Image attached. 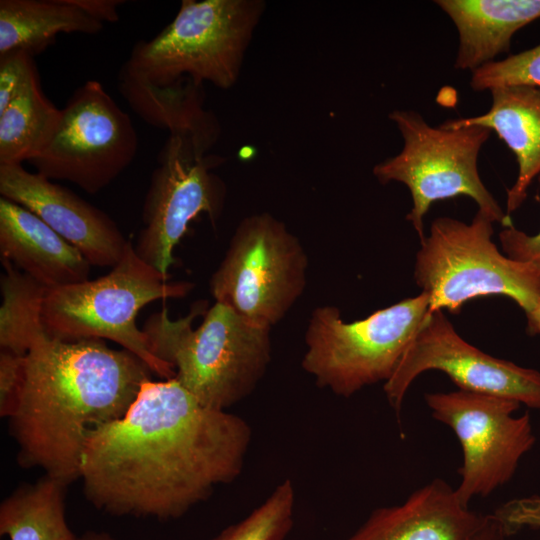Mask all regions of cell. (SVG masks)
I'll return each instance as SVG.
<instances>
[{
    "mask_svg": "<svg viewBox=\"0 0 540 540\" xmlns=\"http://www.w3.org/2000/svg\"><path fill=\"white\" fill-rule=\"evenodd\" d=\"M252 438L238 415L202 405L175 378L146 381L81 459L86 499L116 516L176 519L241 473Z\"/></svg>",
    "mask_w": 540,
    "mask_h": 540,
    "instance_id": "obj_1",
    "label": "cell"
},
{
    "mask_svg": "<svg viewBox=\"0 0 540 540\" xmlns=\"http://www.w3.org/2000/svg\"><path fill=\"white\" fill-rule=\"evenodd\" d=\"M152 374L139 357L102 339H40L26 354L22 393L9 418L19 465L66 485L80 479L88 436L122 418Z\"/></svg>",
    "mask_w": 540,
    "mask_h": 540,
    "instance_id": "obj_2",
    "label": "cell"
},
{
    "mask_svg": "<svg viewBox=\"0 0 540 540\" xmlns=\"http://www.w3.org/2000/svg\"><path fill=\"white\" fill-rule=\"evenodd\" d=\"M150 352L170 364L175 379L202 405L220 411L250 395L271 361L270 327L256 324L228 306L206 301L171 319L167 309L145 321Z\"/></svg>",
    "mask_w": 540,
    "mask_h": 540,
    "instance_id": "obj_3",
    "label": "cell"
},
{
    "mask_svg": "<svg viewBox=\"0 0 540 540\" xmlns=\"http://www.w3.org/2000/svg\"><path fill=\"white\" fill-rule=\"evenodd\" d=\"M167 279L128 242L121 260L106 275L48 290L42 308L44 329L60 341L111 340L139 357L157 376L174 378V367L150 352L136 324L138 312L147 304L182 298L194 287Z\"/></svg>",
    "mask_w": 540,
    "mask_h": 540,
    "instance_id": "obj_4",
    "label": "cell"
},
{
    "mask_svg": "<svg viewBox=\"0 0 540 540\" xmlns=\"http://www.w3.org/2000/svg\"><path fill=\"white\" fill-rule=\"evenodd\" d=\"M265 7L262 0H182L173 21L137 42L124 66L159 87L190 79L229 89Z\"/></svg>",
    "mask_w": 540,
    "mask_h": 540,
    "instance_id": "obj_5",
    "label": "cell"
},
{
    "mask_svg": "<svg viewBox=\"0 0 540 540\" xmlns=\"http://www.w3.org/2000/svg\"><path fill=\"white\" fill-rule=\"evenodd\" d=\"M494 221L478 210L470 223L434 219L420 240L413 277L429 297V311L458 313L470 300L491 295L512 299L524 313L540 301V277L492 241Z\"/></svg>",
    "mask_w": 540,
    "mask_h": 540,
    "instance_id": "obj_6",
    "label": "cell"
},
{
    "mask_svg": "<svg viewBox=\"0 0 540 540\" xmlns=\"http://www.w3.org/2000/svg\"><path fill=\"white\" fill-rule=\"evenodd\" d=\"M403 138L402 150L378 163L373 175L381 184L400 182L407 186L412 208L406 219L419 239L424 234V217L438 201L467 196L503 227L512 219L482 182L478 171L479 152L491 130L483 126L444 128L430 126L413 110H394L389 114Z\"/></svg>",
    "mask_w": 540,
    "mask_h": 540,
    "instance_id": "obj_7",
    "label": "cell"
},
{
    "mask_svg": "<svg viewBox=\"0 0 540 540\" xmlns=\"http://www.w3.org/2000/svg\"><path fill=\"white\" fill-rule=\"evenodd\" d=\"M427 294L403 299L364 319L345 322L335 306L311 314L303 369L320 387L350 397L394 373L429 311Z\"/></svg>",
    "mask_w": 540,
    "mask_h": 540,
    "instance_id": "obj_8",
    "label": "cell"
},
{
    "mask_svg": "<svg viewBox=\"0 0 540 540\" xmlns=\"http://www.w3.org/2000/svg\"><path fill=\"white\" fill-rule=\"evenodd\" d=\"M307 254L286 225L264 212L244 218L210 279L215 302L262 326L278 323L306 286Z\"/></svg>",
    "mask_w": 540,
    "mask_h": 540,
    "instance_id": "obj_9",
    "label": "cell"
},
{
    "mask_svg": "<svg viewBox=\"0 0 540 540\" xmlns=\"http://www.w3.org/2000/svg\"><path fill=\"white\" fill-rule=\"evenodd\" d=\"M137 149L129 114L100 82L89 80L67 100L49 143L29 163L50 180H65L95 194L132 163Z\"/></svg>",
    "mask_w": 540,
    "mask_h": 540,
    "instance_id": "obj_10",
    "label": "cell"
},
{
    "mask_svg": "<svg viewBox=\"0 0 540 540\" xmlns=\"http://www.w3.org/2000/svg\"><path fill=\"white\" fill-rule=\"evenodd\" d=\"M425 401L460 443V482L454 489L465 506L509 482L536 441L529 413L514 415L521 405L515 400L458 389L426 393Z\"/></svg>",
    "mask_w": 540,
    "mask_h": 540,
    "instance_id": "obj_11",
    "label": "cell"
},
{
    "mask_svg": "<svg viewBox=\"0 0 540 540\" xmlns=\"http://www.w3.org/2000/svg\"><path fill=\"white\" fill-rule=\"evenodd\" d=\"M225 161L203 154L188 137L169 135L158 157L145 196L136 245L138 256L168 277L175 247L190 223L207 214L212 224L220 216L226 197L223 180L213 172Z\"/></svg>",
    "mask_w": 540,
    "mask_h": 540,
    "instance_id": "obj_12",
    "label": "cell"
},
{
    "mask_svg": "<svg viewBox=\"0 0 540 540\" xmlns=\"http://www.w3.org/2000/svg\"><path fill=\"white\" fill-rule=\"evenodd\" d=\"M428 370L443 372L459 390L504 397L540 410V372L471 345L442 310L427 314L394 373L384 383L386 398L396 414H400L412 382Z\"/></svg>",
    "mask_w": 540,
    "mask_h": 540,
    "instance_id": "obj_13",
    "label": "cell"
},
{
    "mask_svg": "<svg viewBox=\"0 0 540 540\" xmlns=\"http://www.w3.org/2000/svg\"><path fill=\"white\" fill-rule=\"evenodd\" d=\"M0 194L31 211L91 265L114 267L127 243L114 220L66 187L22 164L0 165Z\"/></svg>",
    "mask_w": 540,
    "mask_h": 540,
    "instance_id": "obj_14",
    "label": "cell"
},
{
    "mask_svg": "<svg viewBox=\"0 0 540 540\" xmlns=\"http://www.w3.org/2000/svg\"><path fill=\"white\" fill-rule=\"evenodd\" d=\"M485 518L436 478L402 503L374 510L346 540H470Z\"/></svg>",
    "mask_w": 540,
    "mask_h": 540,
    "instance_id": "obj_15",
    "label": "cell"
},
{
    "mask_svg": "<svg viewBox=\"0 0 540 540\" xmlns=\"http://www.w3.org/2000/svg\"><path fill=\"white\" fill-rule=\"evenodd\" d=\"M0 256L49 289L88 280L91 264L31 211L0 198Z\"/></svg>",
    "mask_w": 540,
    "mask_h": 540,
    "instance_id": "obj_16",
    "label": "cell"
},
{
    "mask_svg": "<svg viewBox=\"0 0 540 540\" xmlns=\"http://www.w3.org/2000/svg\"><path fill=\"white\" fill-rule=\"evenodd\" d=\"M490 109L478 116L457 118L444 128L483 126L495 131L515 155L518 175L507 190L506 215L511 217L527 198L533 180L540 175V87L504 86L490 91Z\"/></svg>",
    "mask_w": 540,
    "mask_h": 540,
    "instance_id": "obj_17",
    "label": "cell"
},
{
    "mask_svg": "<svg viewBox=\"0 0 540 540\" xmlns=\"http://www.w3.org/2000/svg\"><path fill=\"white\" fill-rule=\"evenodd\" d=\"M459 35L455 68L470 70L508 52L514 34L540 18V0H437Z\"/></svg>",
    "mask_w": 540,
    "mask_h": 540,
    "instance_id": "obj_18",
    "label": "cell"
},
{
    "mask_svg": "<svg viewBox=\"0 0 540 540\" xmlns=\"http://www.w3.org/2000/svg\"><path fill=\"white\" fill-rule=\"evenodd\" d=\"M118 87L132 110L146 123L169 131V135L191 138L197 148L207 152L218 140L220 124L205 110L203 85L190 79L159 87L129 71L124 65L118 76Z\"/></svg>",
    "mask_w": 540,
    "mask_h": 540,
    "instance_id": "obj_19",
    "label": "cell"
},
{
    "mask_svg": "<svg viewBox=\"0 0 540 540\" xmlns=\"http://www.w3.org/2000/svg\"><path fill=\"white\" fill-rule=\"evenodd\" d=\"M102 28L71 0L0 1V54L22 50L34 57L61 33L93 35Z\"/></svg>",
    "mask_w": 540,
    "mask_h": 540,
    "instance_id": "obj_20",
    "label": "cell"
},
{
    "mask_svg": "<svg viewBox=\"0 0 540 540\" xmlns=\"http://www.w3.org/2000/svg\"><path fill=\"white\" fill-rule=\"evenodd\" d=\"M68 485L46 474L15 489L0 505V534L9 540H76L65 517Z\"/></svg>",
    "mask_w": 540,
    "mask_h": 540,
    "instance_id": "obj_21",
    "label": "cell"
},
{
    "mask_svg": "<svg viewBox=\"0 0 540 540\" xmlns=\"http://www.w3.org/2000/svg\"><path fill=\"white\" fill-rule=\"evenodd\" d=\"M61 118L39 77L0 113V165L30 161L47 146Z\"/></svg>",
    "mask_w": 540,
    "mask_h": 540,
    "instance_id": "obj_22",
    "label": "cell"
},
{
    "mask_svg": "<svg viewBox=\"0 0 540 540\" xmlns=\"http://www.w3.org/2000/svg\"><path fill=\"white\" fill-rule=\"evenodd\" d=\"M0 350L26 355L48 335L42 322L43 303L49 288L1 259Z\"/></svg>",
    "mask_w": 540,
    "mask_h": 540,
    "instance_id": "obj_23",
    "label": "cell"
},
{
    "mask_svg": "<svg viewBox=\"0 0 540 540\" xmlns=\"http://www.w3.org/2000/svg\"><path fill=\"white\" fill-rule=\"evenodd\" d=\"M295 490L286 479L245 518L211 540H285L293 528Z\"/></svg>",
    "mask_w": 540,
    "mask_h": 540,
    "instance_id": "obj_24",
    "label": "cell"
},
{
    "mask_svg": "<svg viewBox=\"0 0 540 540\" xmlns=\"http://www.w3.org/2000/svg\"><path fill=\"white\" fill-rule=\"evenodd\" d=\"M519 85L540 87V44L471 72L470 87L474 91Z\"/></svg>",
    "mask_w": 540,
    "mask_h": 540,
    "instance_id": "obj_25",
    "label": "cell"
},
{
    "mask_svg": "<svg viewBox=\"0 0 540 540\" xmlns=\"http://www.w3.org/2000/svg\"><path fill=\"white\" fill-rule=\"evenodd\" d=\"M38 75L33 56L22 50L0 54V113Z\"/></svg>",
    "mask_w": 540,
    "mask_h": 540,
    "instance_id": "obj_26",
    "label": "cell"
},
{
    "mask_svg": "<svg viewBox=\"0 0 540 540\" xmlns=\"http://www.w3.org/2000/svg\"><path fill=\"white\" fill-rule=\"evenodd\" d=\"M26 355L0 350V415L10 418L20 400Z\"/></svg>",
    "mask_w": 540,
    "mask_h": 540,
    "instance_id": "obj_27",
    "label": "cell"
},
{
    "mask_svg": "<svg viewBox=\"0 0 540 540\" xmlns=\"http://www.w3.org/2000/svg\"><path fill=\"white\" fill-rule=\"evenodd\" d=\"M508 536L524 528L540 529V496L531 495L509 500L493 513Z\"/></svg>",
    "mask_w": 540,
    "mask_h": 540,
    "instance_id": "obj_28",
    "label": "cell"
},
{
    "mask_svg": "<svg viewBox=\"0 0 540 540\" xmlns=\"http://www.w3.org/2000/svg\"><path fill=\"white\" fill-rule=\"evenodd\" d=\"M537 178L540 184V175ZM498 237L506 256L530 264L540 277V231L535 235H529L512 224L503 227Z\"/></svg>",
    "mask_w": 540,
    "mask_h": 540,
    "instance_id": "obj_29",
    "label": "cell"
},
{
    "mask_svg": "<svg viewBox=\"0 0 540 540\" xmlns=\"http://www.w3.org/2000/svg\"><path fill=\"white\" fill-rule=\"evenodd\" d=\"M77 7L94 19L104 23H115L119 20L118 8L122 0H71Z\"/></svg>",
    "mask_w": 540,
    "mask_h": 540,
    "instance_id": "obj_30",
    "label": "cell"
},
{
    "mask_svg": "<svg viewBox=\"0 0 540 540\" xmlns=\"http://www.w3.org/2000/svg\"><path fill=\"white\" fill-rule=\"evenodd\" d=\"M508 535L493 514H487L484 523L470 540H505Z\"/></svg>",
    "mask_w": 540,
    "mask_h": 540,
    "instance_id": "obj_31",
    "label": "cell"
},
{
    "mask_svg": "<svg viewBox=\"0 0 540 540\" xmlns=\"http://www.w3.org/2000/svg\"><path fill=\"white\" fill-rule=\"evenodd\" d=\"M525 316L527 334L540 335V301Z\"/></svg>",
    "mask_w": 540,
    "mask_h": 540,
    "instance_id": "obj_32",
    "label": "cell"
},
{
    "mask_svg": "<svg viewBox=\"0 0 540 540\" xmlns=\"http://www.w3.org/2000/svg\"><path fill=\"white\" fill-rule=\"evenodd\" d=\"M76 540H114L110 535L106 533L89 532L81 537H77Z\"/></svg>",
    "mask_w": 540,
    "mask_h": 540,
    "instance_id": "obj_33",
    "label": "cell"
}]
</instances>
